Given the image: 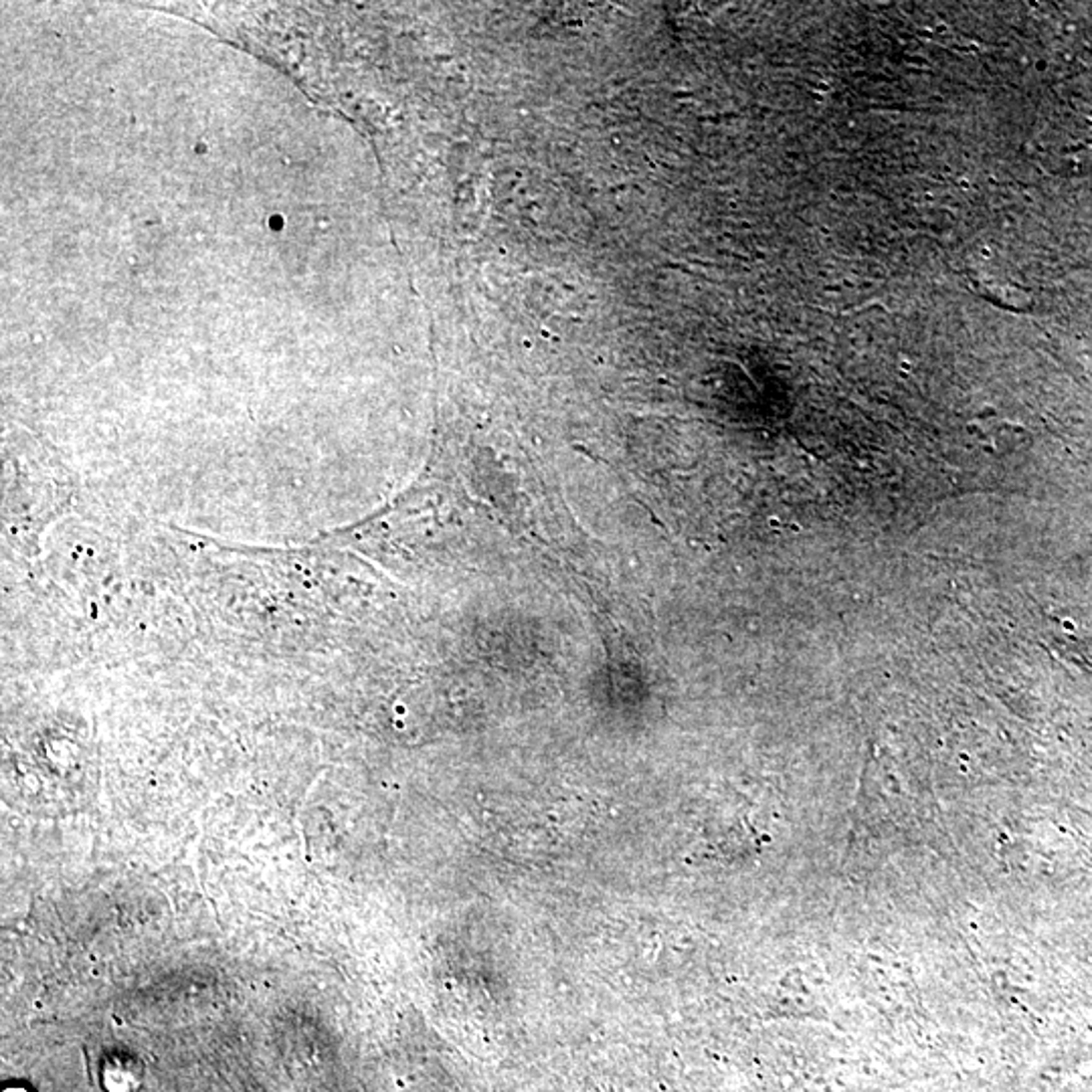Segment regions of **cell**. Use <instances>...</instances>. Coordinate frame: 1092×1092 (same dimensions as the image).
I'll return each mask as SVG.
<instances>
[{
  "instance_id": "7a4b0ae2",
  "label": "cell",
  "mask_w": 1092,
  "mask_h": 1092,
  "mask_svg": "<svg viewBox=\"0 0 1092 1092\" xmlns=\"http://www.w3.org/2000/svg\"><path fill=\"white\" fill-rule=\"evenodd\" d=\"M5 1092H29V1090H27V1088H21V1086H11V1088H7Z\"/></svg>"
},
{
  "instance_id": "6da1fadb",
  "label": "cell",
  "mask_w": 1092,
  "mask_h": 1092,
  "mask_svg": "<svg viewBox=\"0 0 1092 1092\" xmlns=\"http://www.w3.org/2000/svg\"><path fill=\"white\" fill-rule=\"evenodd\" d=\"M104 1080L110 1092H136L140 1086L138 1064L128 1058H114L106 1064Z\"/></svg>"
}]
</instances>
